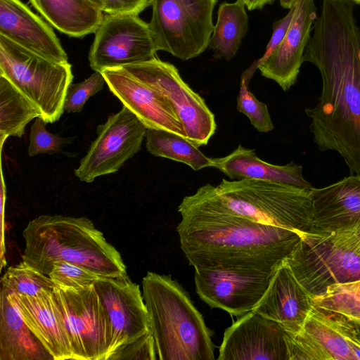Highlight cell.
I'll return each instance as SVG.
<instances>
[{
  "mask_svg": "<svg viewBox=\"0 0 360 360\" xmlns=\"http://www.w3.org/2000/svg\"><path fill=\"white\" fill-rule=\"evenodd\" d=\"M349 0H322L303 62L321 73L317 105L306 108L309 129L321 151L334 150L350 175H360V27Z\"/></svg>",
  "mask_w": 360,
  "mask_h": 360,
  "instance_id": "obj_1",
  "label": "cell"
},
{
  "mask_svg": "<svg viewBox=\"0 0 360 360\" xmlns=\"http://www.w3.org/2000/svg\"><path fill=\"white\" fill-rule=\"evenodd\" d=\"M176 226L181 248L195 270L243 276L274 273L301 233L254 221L231 212L207 184L184 197Z\"/></svg>",
  "mask_w": 360,
  "mask_h": 360,
  "instance_id": "obj_2",
  "label": "cell"
},
{
  "mask_svg": "<svg viewBox=\"0 0 360 360\" xmlns=\"http://www.w3.org/2000/svg\"><path fill=\"white\" fill-rule=\"evenodd\" d=\"M22 236V261L47 276L59 260L81 266L98 276L127 274L120 252L85 217L42 214L28 223Z\"/></svg>",
  "mask_w": 360,
  "mask_h": 360,
  "instance_id": "obj_3",
  "label": "cell"
},
{
  "mask_svg": "<svg viewBox=\"0 0 360 360\" xmlns=\"http://www.w3.org/2000/svg\"><path fill=\"white\" fill-rule=\"evenodd\" d=\"M142 295L159 360H214L212 331L188 293L170 276L148 271Z\"/></svg>",
  "mask_w": 360,
  "mask_h": 360,
  "instance_id": "obj_4",
  "label": "cell"
},
{
  "mask_svg": "<svg viewBox=\"0 0 360 360\" xmlns=\"http://www.w3.org/2000/svg\"><path fill=\"white\" fill-rule=\"evenodd\" d=\"M311 191L255 179H223L214 186L216 195L231 212L300 233L313 229Z\"/></svg>",
  "mask_w": 360,
  "mask_h": 360,
  "instance_id": "obj_5",
  "label": "cell"
},
{
  "mask_svg": "<svg viewBox=\"0 0 360 360\" xmlns=\"http://www.w3.org/2000/svg\"><path fill=\"white\" fill-rule=\"evenodd\" d=\"M0 76L37 106L46 123L58 121L63 115L67 90L74 77L69 62L49 60L1 34Z\"/></svg>",
  "mask_w": 360,
  "mask_h": 360,
  "instance_id": "obj_6",
  "label": "cell"
},
{
  "mask_svg": "<svg viewBox=\"0 0 360 360\" xmlns=\"http://www.w3.org/2000/svg\"><path fill=\"white\" fill-rule=\"evenodd\" d=\"M284 261L314 297L334 284L360 279V255L335 232L301 233Z\"/></svg>",
  "mask_w": 360,
  "mask_h": 360,
  "instance_id": "obj_7",
  "label": "cell"
},
{
  "mask_svg": "<svg viewBox=\"0 0 360 360\" xmlns=\"http://www.w3.org/2000/svg\"><path fill=\"white\" fill-rule=\"evenodd\" d=\"M217 0H152L149 27L157 51L186 60L209 46Z\"/></svg>",
  "mask_w": 360,
  "mask_h": 360,
  "instance_id": "obj_8",
  "label": "cell"
},
{
  "mask_svg": "<svg viewBox=\"0 0 360 360\" xmlns=\"http://www.w3.org/2000/svg\"><path fill=\"white\" fill-rule=\"evenodd\" d=\"M288 360L360 359V319L314 305L302 329L285 335Z\"/></svg>",
  "mask_w": 360,
  "mask_h": 360,
  "instance_id": "obj_9",
  "label": "cell"
},
{
  "mask_svg": "<svg viewBox=\"0 0 360 360\" xmlns=\"http://www.w3.org/2000/svg\"><path fill=\"white\" fill-rule=\"evenodd\" d=\"M122 68L169 101L187 139L198 148L207 144L217 129L214 115L204 99L182 79L174 65L155 57Z\"/></svg>",
  "mask_w": 360,
  "mask_h": 360,
  "instance_id": "obj_10",
  "label": "cell"
},
{
  "mask_svg": "<svg viewBox=\"0 0 360 360\" xmlns=\"http://www.w3.org/2000/svg\"><path fill=\"white\" fill-rule=\"evenodd\" d=\"M148 128L127 107L97 127V137L75 169L82 181L115 173L141 149Z\"/></svg>",
  "mask_w": 360,
  "mask_h": 360,
  "instance_id": "obj_11",
  "label": "cell"
},
{
  "mask_svg": "<svg viewBox=\"0 0 360 360\" xmlns=\"http://www.w3.org/2000/svg\"><path fill=\"white\" fill-rule=\"evenodd\" d=\"M68 331L75 360H106L108 321L94 284L79 290L53 288Z\"/></svg>",
  "mask_w": 360,
  "mask_h": 360,
  "instance_id": "obj_12",
  "label": "cell"
},
{
  "mask_svg": "<svg viewBox=\"0 0 360 360\" xmlns=\"http://www.w3.org/2000/svg\"><path fill=\"white\" fill-rule=\"evenodd\" d=\"M94 34L89 53V65L94 71L124 67L156 57L157 49L149 24L139 15L104 13Z\"/></svg>",
  "mask_w": 360,
  "mask_h": 360,
  "instance_id": "obj_13",
  "label": "cell"
},
{
  "mask_svg": "<svg viewBox=\"0 0 360 360\" xmlns=\"http://www.w3.org/2000/svg\"><path fill=\"white\" fill-rule=\"evenodd\" d=\"M94 286L105 312L110 328L107 359L149 332L148 313L138 284L127 274L99 276Z\"/></svg>",
  "mask_w": 360,
  "mask_h": 360,
  "instance_id": "obj_14",
  "label": "cell"
},
{
  "mask_svg": "<svg viewBox=\"0 0 360 360\" xmlns=\"http://www.w3.org/2000/svg\"><path fill=\"white\" fill-rule=\"evenodd\" d=\"M287 332L276 321L250 311L226 328L218 360H288Z\"/></svg>",
  "mask_w": 360,
  "mask_h": 360,
  "instance_id": "obj_15",
  "label": "cell"
},
{
  "mask_svg": "<svg viewBox=\"0 0 360 360\" xmlns=\"http://www.w3.org/2000/svg\"><path fill=\"white\" fill-rule=\"evenodd\" d=\"M110 91L148 129H162L186 138L183 124L169 101L122 67L101 72Z\"/></svg>",
  "mask_w": 360,
  "mask_h": 360,
  "instance_id": "obj_16",
  "label": "cell"
},
{
  "mask_svg": "<svg viewBox=\"0 0 360 360\" xmlns=\"http://www.w3.org/2000/svg\"><path fill=\"white\" fill-rule=\"evenodd\" d=\"M273 274L243 276L195 270L194 281L197 294L211 308L221 309L240 316L252 311L257 304Z\"/></svg>",
  "mask_w": 360,
  "mask_h": 360,
  "instance_id": "obj_17",
  "label": "cell"
},
{
  "mask_svg": "<svg viewBox=\"0 0 360 360\" xmlns=\"http://www.w3.org/2000/svg\"><path fill=\"white\" fill-rule=\"evenodd\" d=\"M314 0H297L288 30L278 49L257 68L288 91L297 81L305 49L317 18Z\"/></svg>",
  "mask_w": 360,
  "mask_h": 360,
  "instance_id": "obj_18",
  "label": "cell"
},
{
  "mask_svg": "<svg viewBox=\"0 0 360 360\" xmlns=\"http://www.w3.org/2000/svg\"><path fill=\"white\" fill-rule=\"evenodd\" d=\"M314 298L283 260L274 273L263 297L252 311L276 321L287 333L295 335L302 329L314 305Z\"/></svg>",
  "mask_w": 360,
  "mask_h": 360,
  "instance_id": "obj_19",
  "label": "cell"
},
{
  "mask_svg": "<svg viewBox=\"0 0 360 360\" xmlns=\"http://www.w3.org/2000/svg\"><path fill=\"white\" fill-rule=\"evenodd\" d=\"M53 290L44 289L34 295H8L53 360H75L65 319Z\"/></svg>",
  "mask_w": 360,
  "mask_h": 360,
  "instance_id": "obj_20",
  "label": "cell"
},
{
  "mask_svg": "<svg viewBox=\"0 0 360 360\" xmlns=\"http://www.w3.org/2000/svg\"><path fill=\"white\" fill-rule=\"evenodd\" d=\"M0 34L49 60L68 63L52 27L21 0H0Z\"/></svg>",
  "mask_w": 360,
  "mask_h": 360,
  "instance_id": "obj_21",
  "label": "cell"
},
{
  "mask_svg": "<svg viewBox=\"0 0 360 360\" xmlns=\"http://www.w3.org/2000/svg\"><path fill=\"white\" fill-rule=\"evenodd\" d=\"M313 231L335 232L360 225V175L311 191Z\"/></svg>",
  "mask_w": 360,
  "mask_h": 360,
  "instance_id": "obj_22",
  "label": "cell"
},
{
  "mask_svg": "<svg viewBox=\"0 0 360 360\" xmlns=\"http://www.w3.org/2000/svg\"><path fill=\"white\" fill-rule=\"evenodd\" d=\"M212 166L231 179H255L283 183L296 187L313 189L302 174V167L293 162L276 165L261 160L255 150L239 145L223 158H212Z\"/></svg>",
  "mask_w": 360,
  "mask_h": 360,
  "instance_id": "obj_23",
  "label": "cell"
},
{
  "mask_svg": "<svg viewBox=\"0 0 360 360\" xmlns=\"http://www.w3.org/2000/svg\"><path fill=\"white\" fill-rule=\"evenodd\" d=\"M0 306V360H53L2 290Z\"/></svg>",
  "mask_w": 360,
  "mask_h": 360,
  "instance_id": "obj_24",
  "label": "cell"
},
{
  "mask_svg": "<svg viewBox=\"0 0 360 360\" xmlns=\"http://www.w3.org/2000/svg\"><path fill=\"white\" fill-rule=\"evenodd\" d=\"M56 30L70 37L94 33L104 13L84 0H29Z\"/></svg>",
  "mask_w": 360,
  "mask_h": 360,
  "instance_id": "obj_25",
  "label": "cell"
},
{
  "mask_svg": "<svg viewBox=\"0 0 360 360\" xmlns=\"http://www.w3.org/2000/svg\"><path fill=\"white\" fill-rule=\"evenodd\" d=\"M245 6L239 0L234 3L224 2L219 6L217 21L209 44L214 58L229 60L237 53L248 30Z\"/></svg>",
  "mask_w": 360,
  "mask_h": 360,
  "instance_id": "obj_26",
  "label": "cell"
},
{
  "mask_svg": "<svg viewBox=\"0 0 360 360\" xmlns=\"http://www.w3.org/2000/svg\"><path fill=\"white\" fill-rule=\"evenodd\" d=\"M37 117H41L37 106L6 78L0 76L1 148L9 136L20 138L26 125Z\"/></svg>",
  "mask_w": 360,
  "mask_h": 360,
  "instance_id": "obj_27",
  "label": "cell"
},
{
  "mask_svg": "<svg viewBox=\"0 0 360 360\" xmlns=\"http://www.w3.org/2000/svg\"><path fill=\"white\" fill-rule=\"evenodd\" d=\"M147 150L154 156L179 162L198 171L212 167V158L205 156L194 143L185 137L162 129H148Z\"/></svg>",
  "mask_w": 360,
  "mask_h": 360,
  "instance_id": "obj_28",
  "label": "cell"
},
{
  "mask_svg": "<svg viewBox=\"0 0 360 360\" xmlns=\"http://www.w3.org/2000/svg\"><path fill=\"white\" fill-rule=\"evenodd\" d=\"M55 287L49 276L25 262L10 266L1 279V290L7 294L34 295L42 290Z\"/></svg>",
  "mask_w": 360,
  "mask_h": 360,
  "instance_id": "obj_29",
  "label": "cell"
},
{
  "mask_svg": "<svg viewBox=\"0 0 360 360\" xmlns=\"http://www.w3.org/2000/svg\"><path fill=\"white\" fill-rule=\"evenodd\" d=\"M314 305L360 319V279L336 283L314 298Z\"/></svg>",
  "mask_w": 360,
  "mask_h": 360,
  "instance_id": "obj_30",
  "label": "cell"
},
{
  "mask_svg": "<svg viewBox=\"0 0 360 360\" xmlns=\"http://www.w3.org/2000/svg\"><path fill=\"white\" fill-rule=\"evenodd\" d=\"M250 79L245 72L241 77L237 110L248 117L259 132H269L274 129V124L266 105L259 101L249 90L248 83Z\"/></svg>",
  "mask_w": 360,
  "mask_h": 360,
  "instance_id": "obj_31",
  "label": "cell"
},
{
  "mask_svg": "<svg viewBox=\"0 0 360 360\" xmlns=\"http://www.w3.org/2000/svg\"><path fill=\"white\" fill-rule=\"evenodd\" d=\"M48 276L55 287L72 290L89 287L99 277L86 268L65 260L55 262Z\"/></svg>",
  "mask_w": 360,
  "mask_h": 360,
  "instance_id": "obj_32",
  "label": "cell"
},
{
  "mask_svg": "<svg viewBox=\"0 0 360 360\" xmlns=\"http://www.w3.org/2000/svg\"><path fill=\"white\" fill-rule=\"evenodd\" d=\"M46 124L41 117L35 118L30 129L29 156L58 153L64 146L73 142V137H62L48 131L45 127Z\"/></svg>",
  "mask_w": 360,
  "mask_h": 360,
  "instance_id": "obj_33",
  "label": "cell"
},
{
  "mask_svg": "<svg viewBox=\"0 0 360 360\" xmlns=\"http://www.w3.org/2000/svg\"><path fill=\"white\" fill-rule=\"evenodd\" d=\"M105 83L102 73L96 71L82 82L71 83L67 90L64 110L68 112H80L89 98L102 90Z\"/></svg>",
  "mask_w": 360,
  "mask_h": 360,
  "instance_id": "obj_34",
  "label": "cell"
},
{
  "mask_svg": "<svg viewBox=\"0 0 360 360\" xmlns=\"http://www.w3.org/2000/svg\"><path fill=\"white\" fill-rule=\"evenodd\" d=\"M110 359H158L155 341L150 330L114 354Z\"/></svg>",
  "mask_w": 360,
  "mask_h": 360,
  "instance_id": "obj_35",
  "label": "cell"
},
{
  "mask_svg": "<svg viewBox=\"0 0 360 360\" xmlns=\"http://www.w3.org/2000/svg\"><path fill=\"white\" fill-rule=\"evenodd\" d=\"M295 8V5L289 10L285 17L274 22L273 33L263 56L248 69L252 75L254 74L258 65L270 57L281 44L290 25Z\"/></svg>",
  "mask_w": 360,
  "mask_h": 360,
  "instance_id": "obj_36",
  "label": "cell"
},
{
  "mask_svg": "<svg viewBox=\"0 0 360 360\" xmlns=\"http://www.w3.org/2000/svg\"><path fill=\"white\" fill-rule=\"evenodd\" d=\"M103 13L111 15H139L152 0H103Z\"/></svg>",
  "mask_w": 360,
  "mask_h": 360,
  "instance_id": "obj_37",
  "label": "cell"
},
{
  "mask_svg": "<svg viewBox=\"0 0 360 360\" xmlns=\"http://www.w3.org/2000/svg\"><path fill=\"white\" fill-rule=\"evenodd\" d=\"M356 253L360 255V225L335 231Z\"/></svg>",
  "mask_w": 360,
  "mask_h": 360,
  "instance_id": "obj_38",
  "label": "cell"
},
{
  "mask_svg": "<svg viewBox=\"0 0 360 360\" xmlns=\"http://www.w3.org/2000/svg\"><path fill=\"white\" fill-rule=\"evenodd\" d=\"M248 10L262 9L266 4H271L274 0H239Z\"/></svg>",
  "mask_w": 360,
  "mask_h": 360,
  "instance_id": "obj_39",
  "label": "cell"
},
{
  "mask_svg": "<svg viewBox=\"0 0 360 360\" xmlns=\"http://www.w3.org/2000/svg\"><path fill=\"white\" fill-rule=\"evenodd\" d=\"M297 0H279L281 6L286 9H290L292 8Z\"/></svg>",
  "mask_w": 360,
  "mask_h": 360,
  "instance_id": "obj_40",
  "label": "cell"
},
{
  "mask_svg": "<svg viewBox=\"0 0 360 360\" xmlns=\"http://www.w3.org/2000/svg\"><path fill=\"white\" fill-rule=\"evenodd\" d=\"M90 4L93 5L98 9L102 11L103 12V0H84Z\"/></svg>",
  "mask_w": 360,
  "mask_h": 360,
  "instance_id": "obj_41",
  "label": "cell"
},
{
  "mask_svg": "<svg viewBox=\"0 0 360 360\" xmlns=\"http://www.w3.org/2000/svg\"><path fill=\"white\" fill-rule=\"evenodd\" d=\"M354 2L355 4H360V0H349Z\"/></svg>",
  "mask_w": 360,
  "mask_h": 360,
  "instance_id": "obj_42",
  "label": "cell"
}]
</instances>
